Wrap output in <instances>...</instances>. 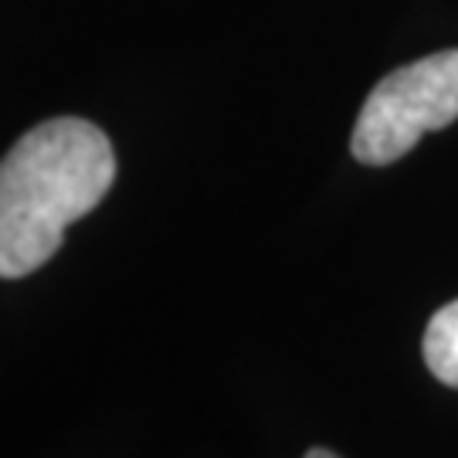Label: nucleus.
Here are the masks:
<instances>
[{"label":"nucleus","instance_id":"7ed1b4c3","mask_svg":"<svg viewBox=\"0 0 458 458\" xmlns=\"http://www.w3.org/2000/svg\"><path fill=\"white\" fill-rule=\"evenodd\" d=\"M428 370L448 387H458V299L431 316L425 329Z\"/></svg>","mask_w":458,"mask_h":458},{"label":"nucleus","instance_id":"20e7f679","mask_svg":"<svg viewBox=\"0 0 458 458\" xmlns=\"http://www.w3.org/2000/svg\"><path fill=\"white\" fill-rule=\"evenodd\" d=\"M306 458H336V455H333V452H327V448H312Z\"/></svg>","mask_w":458,"mask_h":458},{"label":"nucleus","instance_id":"f03ea898","mask_svg":"<svg viewBox=\"0 0 458 458\" xmlns=\"http://www.w3.org/2000/svg\"><path fill=\"white\" fill-rule=\"evenodd\" d=\"M458 119V48L428 55L391 72L367 96L353 126V157L384 166L408 153L425 132Z\"/></svg>","mask_w":458,"mask_h":458},{"label":"nucleus","instance_id":"f257e3e1","mask_svg":"<svg viewBox=\"0 0 458 458\" xmlns=\"http://www.w3.org/2000/svg\"><path fill=\"white\" fill-rule=\"evenodd\" d=\"M113 181V143L92 123L62 115L24 132L0 160V278L38 272Z\"/></svg>","mask_w":458,"mask_h":458}]
</instances>
